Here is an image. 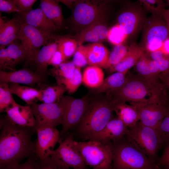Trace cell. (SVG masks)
Wrapping results in <instances>:
<instances>
[{"instance_id": "1", "label": "cell", "mask_w": 169, "mask_h": 169, "mask_svg": "<svg viewBox=\"0 0 169 169\" xmlns=\"http://www.w3.org/2000/svg\"><path fill=\"white\" fill-rule=\"evenodd\" d=\"M0 169H11L34 153L32 138L35 127H26L13 125L3 116L0 117Z\"/></svg>"}, {"instance_id": "2", "label": "cell", "mask_w": 169, "mask_h": 169, "mask_svg": "<svg viewBox=\"0 0 169 169\" xmlns=\"http://www.w3.org/2000/svg\"><path fill=\"white\" fill-rule=\"evenodd\" d=\"M106 95L113 105L126 102L130 104L145 103L168 99L160 82L157 84L151 83L138 74L128 78L125 85L118 91Z\"/></svg>"}, {"instance_id": "3", "label": "cell", "mask_w": 169, "mask_h": 169, "mask_svg": "<svg viewBox=\"0 0 169 169\" xmlns=\"http://www.w3.org/2000/svg\"><path fill=\"white\" fill-rule=\"evenodd\" d=\"M101 94L90 98L87 109L77 125L76 134L83 140L88 141L113 119V104L105 94Z\"/></svg>"}, {"instance_id": "4", "label": "cell", "mask_w": 169, "mask_h": 169, "mask_svg": "<svg viewBox=\"0 0 169 169\" xmlns=\"http://www.w3.org/2000/svg\"><path fill=\"white\" fill-rule=\"evenodd\" d=\"M111 169H161L125 136L112 142Z\"/></svg>"}, {"instance_id": "5", "label": "cell", "mask_w": 169, "mask_h": 169, "mask_svg": "<svg viewBox=\"0 0 169 169\" xmlns=\"http://www.w3.org/2000/svg\"><path fill=\"white\" fill-rule=\"evenodd\" d=\"M125 136L151 160L157 164L158 152L164 145L157 130L145 125L139 121L128 128Z\"/></svg>"}, {"instance_id": "6", "label": "cell", "mask_w": 169, "mask_h": 169, "mask_svg": "<svg viewBox=\"0 0 169 169\" xmlns=\"http://www.w3.org/2000/svg\"><path fill=\"white\" fill-rule=\"evenodd\" d=\"M75 144L85 165L92 169H111L113 158L112 142L75 141Z\"/></svg>"}, {"instance_id": "7", "label": "cell", "mask_w": 169, "mask_h": 169, "mask_svg": "<svg viewBox=\"0 0 169 169\" xmlns=\"http://www.w3.org/2000/svg\"><path fill=\"white\" fill-rule=\"evenodd\" d=\"M90 98L86 95L77 99L63 96L58 102L62 111V129L60 132V141L65 137L69 131L80 122L87 109Z\"/></svg>"}, {"instance_id": "8", "label": "cell", "mask_w": 169, "mask_h": 169, "mask_svg": "<svg viewBox=\"0 0 169 169\" xmlns=\"http://www.w3.org/2000/svg\"><path fill=\"white\" fill-rule=\"evenodd\" d=\"M142 45L149 53L161 50L168 38L169 29L164 20L160 16L153 15L146 19L142 27Z\"/></svg>"}, {"instance_id": "9", "label": "cell", "mask_w": 169, "mask_h": 169, "mask_svg": "<svg viewBox=\"0 0 169 169\" xmlns=\"http://www.w3.org/2000/svg\"><path fill=\"white\" fill-rule=\"evenodd\" d=\"M53 38L55 37L53 34L21 23L18 39L27 55L28 61L35 62L41 47L50 42V40Z\"/></svg>"}, {"instance_id": "10", "label": "cell", "mask_w": 169, "mask_h": 169, "mask_svg": "<svg viewBox=\"0 0 169 169\" xmlns=\"http://www.w3.org/2000/svg\"><path fill=\"white\" fill-rule=\"evenodd\" d=\"M72 133L69 132L59 145L52 152L50 157L64 166L75 169L85 166L84 160L75 144Z\"/></svg>"}, {"instance_id": "11", "label": "cell", "mask_w": 169, "mask_h": 169, "mask_svg": "<svg viewBox=\"0 0 169 169\" xmlns=\"http://www.w3.org/2000/svg\"><path fill=\"white\" fill-rule=\"evenodd\" d=\"M106 9L104 5L89 1H79L73 7L72 21L82 29L93 23L105 21Z\"/></svg>"}, {"instance_id": "12", "label": "cell", "mask_w": 169, "mask_h": 169, "mask_svg": "<svg viewBox=\"0 0 169 169\" xmlns=\"http://www.w3.org/2000/svg\"><path fill=\"white\" fill-rule=\"evenodd\" d=\"M131 105L136 107L139 121L143 124L157 130L167 112L169 101L157 100L147 103Z\"/></svg>"}, {"instance_id": "13", "label": "cell", "mask_w": 169, "mask_h": 169, "mask_svg": "<svg viewBox=\"0 0 169 169\" xmlns=\"http://www.w3.org/2000/svg\"><path fill=\"white\" fill-rule=\"evenodd\" d=\"M35 120V128L56 127L62 124V111L59 103L38 104L30 106Z\"/></svg>"}, {"instance_id": "14", "label": "cell", "mask_w": 169, "mask_h": 169, "mask_svg": "<svg viewBox=\"0 0 169 169\" xmlns=\"http://www.w3.org/2000/svg\"><path fill=\"white\" fill-rule=\"evenodd\" d=\"M37 138L34 142V153L40 160L50 157L56 144L60 141V132L56 127L36 128Z\"/></svg>"}, {"instance_id": "15", "label": "cell", "mask_w": 169, "mask_h": 169, "mask_svg": "<svg viewBox=\"0 0 169 169\" xmlns=\"http://www.w3.org/2000/svg\"><path fill=\"white\" fill-rule=\"evenodd\" d=\"M146 19L141 8L136 5H129L118 16L117 24L127 38L142 28Z\"/></svg>"}, {"instance_id": "16", "label": "cell", "mask_w": 169, "mask_h": 169, "mask_svg": "<svg viewBox=\"0 0 169 169\" xmlns=\"http://www.w3.org/2000/svg\"><path fill=\"white\" fill-rule=\"evenodd\" d=\"M0 49V71H15L18 64L24 60L28 61L27 55L21 43L14 41L7 48Z\"/></svg>"}, {"instance_id": "17", "label": "cell", "mask_w": 169, "mask_h": 169, "mask_svg": "<svg viewBox=\"0 0 169 169\" xmlns=\"http://www.w3.org/2000/svg\"><path fill=\"white\" fill-rule=\"evenodd\" d=\"M5 113V119L13 125L26 127H35V119L29 105H21L15 101Z\"/></svg>"}, {"instance_id": "18", "label": "cell", "mask_w": 169, "mask_h": 169, "mask_svg": "<svg viewBox=\"0 0 169 169\" xmlns=\"http://www.w3.org/2000/svg\"><path fill=\"white\" fill-rule=\"evenodd\" d=\"M48 82L47 78L27 68L13 71H0V83L22 84L33 87L38 84Z\"/></svg>"}, {"instance_id": "19", "label": "cell", "mask_w": 169, "mask_h": 169, "mask_svg": "<svg viewBox=\"0 0 169 169\" xmlns=\"http://www.w3.org/2000/svg\"><path fill=\"white\" fill-rule=\"evenodd\" d=\"M128 129L123 122L117 117L110 120L102 130L92 136L88 140L103 143L112 142L124 137Z\"/></svg>"}, {"instance_id": "20", "label": "cell", "mask_w": 169, "mask_h": 169, "mask_svg": "<svg viewBox=\"0 0 169 169\" xmlns=\"http://www.w3.org/2000/svg\"><path fill=\"white\" fill-rule=\"evenodd\" d=\"M17 17L21 23H25L49 33L52 34L58 29L40 8L18 13Z\"/></svg>"}, {"instance_id": "21", "label": "cell", "mask_w": 169, "mask_h": 169, "mask_svg": "<svg viewBox=\"0 0 169 169\" xmlns=\"http://www.w3.org/2000/svg\"><path fill=\"white\" fill-rule=\"evenodd\" d=\"M105 21L96 22L82 29L75 37L79 46L86 42L100 43L107 39L109 29Z\"/></svg>"}, {"instance_id": "22", "label": "cell", "mask_w": 169, "mask_h": 169, "mask_svg": "<svg viewBox=\"0 0 169 169\" xmlns=\"http://www.w3.org/2000/svg\"><path fill=\"white\" fill-rule=\"evenodd\" d=\"M83 47L86 56L87 64L106 69L110 54L104 45L101 43H94L83 46Z\"/></svg>"}, {"instance_id": "23", "label": "cell", "mask_w": 169, "mask_h": 169, "mask_svg": "<svg viewBox=\"0 0 169 169\" xmlns=\"http://www.w3.org/2000/svg\"><path fill=\"white\" fill-rule=\"evenodd\" d=\"M0 44L3 48L18 39L21 23L17 17L6 22L0 17Z\"/></svg>"}, {"instance_id": "24", "label": "cell", "mask_w": 169, "mask_h": 169, "mask_svg": "<svg viewBox=\"0 0 169 169\" xmlns=\"http://www.w3.org/2000/svg\"><path fill=\"white\" fill-rule=\"evenodd\" d=\"M145 52V48L141 46L135 44L131 45L125 57L117 64L109 68L110 71L127 74L131 67L135 65Z\"/></svg>"}, {"instance_id": "25", "label": "cell", "mask_w": 169, "mask_h": 169, "mask_svg": "<svg viewBox=\"0 0 169 169\" xmlns=\"http://www.w3.org/2000/svg\"><path fill=\"white\" fill-rule=\"evenodd\" d=\"M126 74L115 72L104 79L101 84L95 88L92 92L94 94L105 93L108 95L120 89L127 81Z\"/></svg>"}, {"instance_id": "26", "label": "cell", "mask_w": 169, "mask_h": 169, "mask_svg": "<svg viewBox=\"0 0 169 169\" xmlns=\"http://www.w3.org/2000/svg\"><path fill=\"white\" fill-rule=\"evenodd\" d=\"M57 49L58 44L56 41L50 42L42 48L35 60L36 69L35 72L36 73L42 77L47 78L48 63Z\"/></svg>"}, {"instance_id": "27", "label": "cell", "mask_w": 169, "mask_h": 169, "mask_svg": "<svg viewBox=\"0 0 169 169\" xmlns=\"http://www.w3.org/2000/svg\"><path fill=\"white\" fill-rule=\"evenodd\" d=\"M37 85L41 93L39 100L43 103H58L66 91L63 84L52 85L47 83H41Z\"/></svg>"}, {"instance_id": "28", "label": "cell", "mask_w": 169, "mask_h": 169, "mask_svg": "<svg viewBox=\"0 0 169 169\" xmlns=\"http://www.w3.org/2000/svg\"><path fill=\"white\" fill-rule=\"evenodd\" d=\"M114 111L119 118L128 128L134 126L139 121L138 112L136 107L125 103L113 105Z\"/></svg>"}, {"instance_id": "29", "label": "cell", "mask_w": 169, "mask_h": 169, "mask_svg": "<svg viewBox=\"0 0 169 169\" xmlns=\"http://www.w3.org/2000/svg\"><path fill=\"white\" fill-rule=\"evenodd\" d=\"M8 84L12 93L25 101L27 105H31L39 100L41 93L38 89L22 86L18 84L9 83Z\"/></svg>"}, {"instance_id": "30", "label": "cell", "mask_w": 169, "mask_h": 169, "mask_svg": "<svg viewBox=\"0 0 169 169\" xmlns=\"http://www.w3.org/2000/svg\"><path fill=\"white\" fill-rule=\"evenodd\" d=\"M40 8L47 18L56 26L61 29L64 22L62 10L55 1L41 0Z\"/></svg>"}, {"instance_id": "31", "label": "cell", "mask_w": 169, "mask_h": 169, "mask_svg": "<svg viewBox=\"0 0 169 169\" xmlns=\"http://www.w3.org/2000/svg\"><path fill=\"white\" fill-rule=\"evenodd\" d=\"M104 80V73L101 68L90 66L83 72L82 82L89 87L97 88L101 84Z\"/></svg>"}, {"instance_id": "32", "label": "cell", "mask_w": 169, "mask_h": 169, "mask_svg": "<svg viewBox=\"0 0 169 169\" xmlns=\"http://www.w3.org/2000/svg\"><path fill=\"white\" fill-rule=\"evenodd\" d=\"M76 67L72 61L65 62L51 69L48 72L55 78L57 84H62L65 80L73 75Z\"/></svg>"}, {"instance_id": "33", "label": "cell", "mask_w": 169, "mask_h": 169, "mask_svg": "<svg viewBox=\"0 0 169 169\" xmlns=\"http://www.w3.org/2000/svg\"><path fill=\"white\" fill-rule=\"evenodd\" d=\"M148 55L145 53L135 65L138 74L148 82L154 84L160 82L159 80L154 77L151 74L148 63Z\"/></svg>"}, {"instance_id": "34", "label": "cell", "mask_w": 169, "mask_h": 169, "mask_svg": "<svg viewBox=\"0 0 169 169\" xmlns=\"http://www.w3.org/2000/svg\"><path fill=\"white\" fill-rule=\"evenodd\" d=\"M59 50L67 59L74 55L78 45L74 39L68 38H62L55 41Z\"/></svg>"}, {"instance_id": "35", "label": "cell", "mask_w": 169, "mask_h": 169, "mask_svg": "<svg viewBox=\"0 0 169 169\" xmlns=\"http://www.w3.org/2000/svg\"><path fill=\"white\" fill-rule=\"evenodd\" d=\"M129 48L123 44L115 45L109 54L106 69L119 63L125 56Z\"/></svg>"}, {"instance_id": "36", "label": "cell", "mask_w": 169, "mask_h": 169, "mask_svg": "<svg viewBox=\"0 0 169 169\" xmlns=\"http://www.w3.org/2000/svg\"><path fill=\"white\" fill-rule=\"evenodd\" d=\"M8 83H0V112L5 113L7 109L15 101Z\"/></svg>"}, {"instance_id": "37", "label": "cell", "mask_w": 169, "mask_h": 169, "mask_svg": "<svg viewBox=\"0 0 169 169\" xmlns=\"http://www.w3.org/2000/svg\"><path fill=\"white\" fill-rule=\"evenodd\" d=\"M149 53L150 58L156 61L159 65V76L169 74V54H165L161 50Z\"/></svg>"}, {"instance_id": "38", "label": "cell", "mask_w": 169, "mask_h": 169, "mask_svg": "<svg viewBox=\"0 0 169 169\" xmlns=\"http://www.w3.org/2000/svg\"><path fill=\"white\" fill-rule=\"evenodd\" d=\"M82 82V76L80 68L76 67L73 75L65 80L62 84L64 85L69 94H72L76 91Z\"/></svg>"}, {"instance_id": "39", "label": "cell", "mask_w": 169, "mask_h": 169, "mask_svg": "<svg viewBox=\"0 0 169 169\" xmlns=\"http://www.w3.org/2000/svg\"><path fill=\"white\" fill-rule=\"evenodd\" d=\"M126 38L123 31L117 24L108 30L107 39L115 46L123 44Z\"/></svg>"}, {"instance_id": "40", "label": "cell", "mask_w": 169, "mask_h": 169, "mask_svg": "<svg viewBox=\"0 0 169 169\" xmlns=\"http://www.w3.org/2000/svg\"><path fill=\"white\" fill-rule=\"evenodd\" d=\"M139 2L146 10L151 13L153 15L159 16L166 6L162 0H140Z\"/></svg>"}, {"instance_id": "41", "label": "cell", "mask_w": 169, "mask_h": 169, "mask_svg": "<svg viewBox=\"0 0 169 169\" xmlns=\"http://www.w3.org/2000/svg\"><path fill=\"white\" fill-rule=\"evenodd\" d=\"M157 130L164 146H166L169 143V105L167 112Z\"/></svg>"}, {"instance_id": "42", "label": "cell", "mask_w": 169, "mask_h": 169, "mask_svg": "<svg viewBox=\"0 0 169 169\" xmlns=\"http://www.w3.org/2000/svg\"><path fill=\"white\" fill-rule=\"evenodd\" d=\"M36 157L37 169H71L55 162L50 157L43 160Z\"/></svg>"}, {"instance_id": "43", "label": "cell", "mask_w": 169, "mask_h": 169, "mask_svg": "<svg viewBox=\"0 0 169 169\" xmlns=\"http://www.w3.org/2000/svg\"><path fill=\"white\" fill-rule=\"evenodd\" d=\"M73 62L76 67H84L87 64L86 56L84 51L83 45L79 46L74 55Z\"/></svg>"}, {"instance_id": "44", "label": "cell", "mask_w": 169, "mask_h": 169, "mask_svg": "<svg viewBox=\"0 0 169 169\" xmlns=\"http://www.w3.org/2000/svg\"><path fill=\"white\" fill-rule=\"evenodd\" d=\"M0 11L8 13L13 12L21 13L13 0H0Z\"/></svg>"}, {"instance_id": "45", "label": "cell", "mask_w": 169, "mask_h": 169, "mask_svg": "<svg viewBox=\"0 0 169 169\" xmlns=\"http://www.w3.org/2000/svg\"><path fill=\"white\" fill-rule=\"evenodd\" d=\"M13 1L20 10V13H21L32 10L33 5L37 1L36 0H13Z\"/></svg>"}, {"instance_id": "46", "label": "cell", "mask_w": 169, "mask_h": 169, "mask_svg": "<svg viewBox=\"0 0 169 169\" xmlns=\"http://www.w3.org/2000/svg\"><path fill=\"white\" fill-rule=\"evenodd\" d=\"M11 169H37L36 156L34 153L24 162L19 164Z\"/></svg>"}, {"instance_id": "47", "label": "cell", "mask_w": 169, "mask_h": 169, "mask_svg": "<svg viewBox=\"0 0 169 169\" xmlns=\"http://www.w3.org/2000/svg\"><path fill=\"white\" fill-rule=\"evenodd\" d=\"M66 59L62 53L57 49L52 56L48 65H51L53 67H57L65 62Z\"/></svg>"}, {"instance_id": "48", "label": "cell", "mask_w": 169, "mask_h": 169, "mask_svg": "<svg viewBox=\"0 0 169 169\" xmlns=\"http://www.w3.org/2000/svg\"><path fill=\"white\" fill-rule=\"evenodd\" d=\"M157 164L162 168L169 167V143L166 146L162 155L158 158Z\"/></svg>"}, {"instance_id": "49", "label": "cell", "mask_w": 169, "mask_h": 169, "mask_svg": "<svg viewBox=\"0 0 169 169\" xmlns=\"http://www.w3.org/2000/svg\"><path fill=\"white\" fill-rule=\"evenodd\" d=\"M148 63L149 69L151 74L155 78L159 80L160 72L159 66L157 62L148 56Z\"/></svg>"}, {"instance_id": "50", "label": "cell", "mask_w": 169, "mask_h": 169, "mask_svg": "<svg viewBox=\"0 0 169 169\" xmlns=\"http://www.w3.org/2000/svg\"><path fill=\"white\" fill-rule=\"evenodd\" d=\"M159 81L165 90L169 98V74L159 78Z\"/></svg>"}, {"instance_id": "51", "label": "cell", "mask_w": 169, "mask_h": 169, "mask_svg": "<svg viewBox=\"0 0 169 169\" xmlns=\"http://www.w3.org/2000/svg\"><path fill=\"white\" fill-rule=\"evenodd\" d=\"M159 16H161L165 21L169 29V9H164Z\"/></svg>"}, {"instance_id": "52", "label": "cell", "mask_w": 169, "mask_h": 169, "mask_svg": "<svg viewBox=\"0 0 169 169\" xmlns=\"http://www.w3.org/2000/svg\"><path fill=\"white\" fill-rule=\"evenodd\" d=\"M59 2H60L63 3L65 4L66 5L70 7L71 6V5L72 3V1H66V0H61V1H58Z\"/></svg>"}, {"instance_id": "53", "label": "cell", "mask_w": 169, "mask_h": 169, "mask_svg": "<svg viewBox=\"0 0 169 169\" xmlns=\"http://www.w3.org/2000/svg\"><path fill=\"white\" fill-rule=\"evenodd\" d=\"M87 169L85 167V166H83V167H80L78 168H75V169Z\"/></svg>"}, {"instance_id": "54", "label": "cell", "mask_w": 169, "mask_h": 169, "mask_svg": "<svg viewBox=\"0 0 169 169\" xmlns=\"http://www.w3.org/2000/svg\"><path fill=\"white\" fill-rule=\"evenodd\" d=\"M167 4L168 6H169V0H167Z\"/></svg>"}, {"instance_id": "55", "label": "cell", "mask_w": 169, "mask_h": 169, "mask_svg": "<svg viewBox=\"0 0 169 169\" xmlns=\"http://www.w3.org/2000/svg\"><path fill=\"white\" fill-rule=\"evenodd\" d=\"M161 169H169V167H166V168H161Z\"/></svg>"}, {"instance_id": "56", "label": "cell", "mask_w": 169, "mask_h": 169, "mask_svg": "<svg viewBox=\"0 0 169 169\" xmlns=\"http://www.w3.org/2000/svg\"><path fill=\"white\" fill-rule=\"evenodd\" d=\"M168 38L169 39V36H168Z\"/></svg>"}]
</instances>
